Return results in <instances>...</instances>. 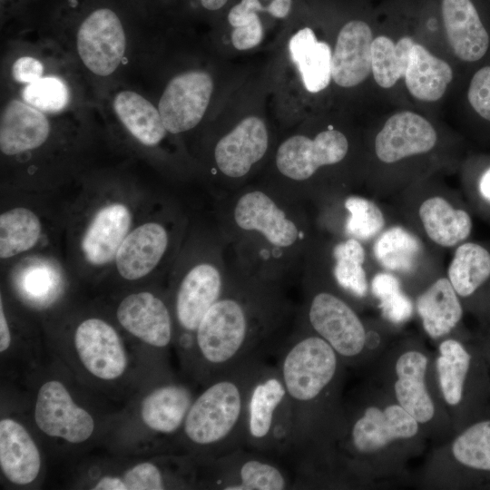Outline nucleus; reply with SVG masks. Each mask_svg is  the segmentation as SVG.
<instances>
[{"label":"nucleus","instance_id":"7ed1b4c3","mask_svg":"<svg viewBox=\"0 0 490 490\" xmlns=\"http://www.w3.org/2000/svg\"><path fill=\"white\" fill-rule=\"evenodd\" d=\"M254 358L219 375L196 395L178 444L199 463L243 447L244 420Z\"/></svg>","mask_w":490,"mask_h":490},{"label":"nucleus","instance_id":"aec40b11","mask_svg":"<svg viewBox=\"0 0 490 490\" xmlns=\"http://www.w3.org/2000/svg\"><path fill=\"white\" fill-rule=\"evenodd\" d=\"M196 395L186 383L163 379L152 387L140 402L138 414L142 426L154 436L178 442Z\"/></svg>","mask_w":490,"mask_h":490},{"label":"nucleus","instance_id":"393cba45","mask_svg":"<svg viewBox=\"0 0 490 490\" xmlns=\"http://www.w3.org/2000/svg\"><path fill=\"white\" fill-rule=\"evenodd\" d=\"M446 276L461 300L490 309V245L471 240L454 249Z\"/></svg>","mask_w":490,"mask_h":490},{"label":"nucleus","instance_id":"3c124183","mask_svg":"<svg viewBox=\"0 0 490 490\" xmlns=\"http://www.w3.org/2000/svg\"><path fill=\"white\" fill-rule=\"evenodd\" d=\"M228 0H201V5L211 11L220 9Z\"/></svg>","mask_w":490,"mask_h":490},{"label":"nucleus","instance_id":"79ce46f5","mask_svg":"<svg viewBox=\"0 0 490 490\" xmlns=\"http://www.w3.org/2000/svg\"><path fill=\"white\" fill-rule=\"evenodd\" d=\"M22 97L26 103L40 111L57 113L68 104L69 90L60 78L46 76L26 84Z\"/></svg>","mask_w":490,"mask_h":490},{"label":"nucleus","instance_id":"de8ad7c7","mask_svg":"<svg viewBox=\"0 0 490 490\" xmlns=\"http://www.w3.org/2000/svg\"><path fill=\"white\" fill-rule=\"evenodd\" d=\"M53 275L44 266H35L24 278L26 289L34 294L46 292V288L52 284Z\"/></svg>","mask_w":490,"mask_h":490},{"label":"nucleus","instance_id":"39448f33","mask_svg":"<svg viewBox=\"0 0 490 490\" xmlns=\"http://www.w3.org/2000/svg\"><path fill=\"white\" fill-rule=\"evenodd\" d=\"M426 180L396 195L401 220L436 249H455L470 240L472 211L459 194Z\"/></svg>","mask_w":490,"mask_h":490},{"label":"nucleus","instance_id":"9b49d317","mask_svg":"<svg viewBox=\"0 0 490 490\" xmlns=\"http://www.w3.org/2000/svg\"><path fill=\"white\" fill-rule=\"evenodd\" d=\"M230 276L217 263L202 261L181 278L174 298L179 350L182 359L190 351L193 335L210 308L221 297Z\"/></svg>","mask_w":490,"mask_h":490},{"label":"nucleus","instance_id":"0eeeda50","mask_svg":"<svg viewBox=\"0 0 490 490\" xmlns=\"http://www.w3.org/2000/svg\"><path fill=\"white\" fill-rule=\"evenodd\" d=\"M198 473V486L207 489H294V478L272 456L244 446L199 463Z\"/></svg>","mask_w":490,"mask_h":490},{"label":"nucleus","instance_id":"8fccbe9b","mask_svg":"<svg viewBox=\"0 0 490 490\" xmlns=\"http://www.w3.org/2000/svg\"><path fill=\"white\" fill-rule=\"evenodd\" d=\"M292 0H272L267 6L268 13L276 18H285L290 12Z\"/></svg>","mask_w":490,"mask_h":490},{"label":"nucleus","instance_id":"2eb2a0df","mask_svg":"<svg viewBox=\"0 0 490 490\" xmlns=\"http://www.w3.org/2000/svg\"><path fill=\"white\" fill-rule=\"evenodd\" d=\"M440 12L455 56L477 64L490 49V0H441Z\"/></svg>","mask_w":490,"mask_h":490},{"label":"nucleus","instance_id":"4be33fe9","mask_svg":"<svg viewBox=\"0 0 490 490\" xmlns=\"http://www.w3.org/2000/svg\"><path fill=\"white\" fill-rule=\"evenodd\" d=\"M116 316L127 332L154 349L166 350L175 338L169 307L152 292L126 296L119 303Z\"/></svg>","mask_w":490,"mask_h":490},{"label":"nucleus","instance_id":"dca6fc26","mask_svg":"<svg viewBox=\"0 0 490 490\" xmlns=\"http://www.w3.org/2000/svg\"><path fill=\"white\" fill-rule=\"evenodd\" d=\"M198 464L182 456H162L128 466L120 473L99 477L93 490H162L198 486Z\"/></svg>","mask_w":490,"mask_h":490},{"label":"nucleus","instance_id":"b1692460","mask_svg":"<svg viewBox=\"0 0 490 490\" xmlns=\"http://www.w3.org/2000/svg\"><path fill=\"white\" fill-rule=\"evenodd\" d=\"M417 423L400 405H391L383 410L369 407L353 422L349 445L357 453H373L394 440L416 436Z\"/></svg>","mask_w":490,"mask_h":490},{"label":"nucleus","instance_id":"a211bd4d","mask_svg":"<svg viewBox=\"0 0 490 490\" xmlns=\"http://www.w3.org/2000/svg\"><path fill=\"white\" fill-rule=\"evenodd\" d=\"M76 47L83 64L94 74L108 76L121 64L126 37L117 15L109 8L91 13L81 24Z\"/></svg>","mask_w":490,"mask_h":490},{"label":"nucleus","instance_id":"cd10ccee","mask_svg":"<svg viewBox=\"0 0 490 490\" xmlns=\"http://www.w3.org/2000/svg\"><path fill=\"white\" fill-rule=\"evenodd\" d=\"M169 234L163 225L147 222L129 232L115 256L119 274L136 280L151 273L165 254Z\"/></svg>","mask_w":490,"mask_h":490},{"label":"nucleus","instance_id":"c9c22d12","mask_svg":"<svg viewBox=\"0 0 490 490\" xmlns=\"http://www.w3.org/2000/svg\"><path fill=\"white\" fill-rule=\"evenodd\" d=\"M414 44L415 40L407 35L396 43L384 34L374 37L371 45V74L378 86L389 89L400 78H404Z\"/></svg>","mask_w":490,"mask_h":490},{"label":"nucleus","instance_id":"412c9836","mask_svg":"<svg viewBox=\"0 0 490 490\" xmlns=\"http://www.w3.org/2000/svg\"><path fill=\"white\" fill-rule=\"evenodd\" d=\"M329 204L323 224L333 236L354 238L368 246L392 220L382 206L366 196L344 192Z\"/></svg>","mask_w":490,"mask_h":490},{"label":"nucleus","instance_id":"f3484780","mask_svg":"<svg viewBox=\"0 0 490 490\" xmlns=\"http://www.w3.org/2000/svg\"><path fill=\"white\" fill-rule=\"evenodd\" d=\"M213 91V78L206 71L189 70L172 77L158 103L167 132L179 134L196 127L206 113Z\"/></svg>","mask_w":490,"mask_h":490},{"label":"nucleus","instance_id":"4468645a","mask_svg":"<svg viewBox=\"0 0 490 490\" xmlns=\"http://www.w3.org/2000/svg\"><path fill=\"white\" fill-rule=\"evenodd\" d=\"M73 348L80 365L99 381L118 380L127 371L124 343L117 330L102 318L83 320L74 332Z\"/></svg>","mask_w":490,"mask_h":490},{"label":"nucleus","instance_id":"4c0bfd02","mask_svg":"<svg viewBox=\"0 0 490 490\" xmlns=\"http://www.w3.org/2000/svg\"><path fill=\"white\" fill-rule=\"evenodd\" d=\"M41 235V223L34 212L15 208L0 216V258L5 260L32 249Z\"/></svg>","mask_w":490,"mask_h":490},{"label":"nucleus","instance_id":"bb28decb","mask_svg":"<svg viewBox=\"0 0 490 490\" xmlns=\"http://www.w3.org/2000/svg\"><path fill=\"white\" fill-rule=\"evenodd\" d=\"M327 258V279L330 280L327 287L355 299L367 298L370 280L367 246L354 238L334 236Z\"/></svg>","mask_w":490,"mask_h":490},{"label":"nucleus","instance_id":"6e6552de","mask_svg":"<svg viewBox=\"0 0 490 490\" xmlns=\"http://www.w3.org/2000/svg\"><path fill=\"white\" fill-rule=\"evenodd\" d=\"M367 249L375 269L394 274L403 284L418 280L429 283L441 275L439 250L401 220H391Z\"/></svg>","mask_w":490,"mask_h":490},{"label":"nucleus","instance_id":"c03bdc74","mask_svg":"<svg viewBox=\"0 0 490 490\" xmlns=\"http://www.w3.org/2000/svg\"><path fill=\"white\" fill-rule=\"evenodd\" d=\"M263 26L258 15L248 24L233 27L230 41L238 51H247L256 47L263 39Z\"/></svg>","mask_w":490,"mask_h":490},{"label":"nucleus","instance_id":"1a4fd4ad","mask_svg":"<svg viewBox=\"0 0 490 490\" xmlns=\"http://www.w3.org/2000/svg\"><path fill=\"white\" fill-rule=\"evenodd\" d=\"M303 324L326 340L341 358L361 354L368 340L365 326L348 300L328 287L309 286Z\"/></svg>","mask_w":490,"mask_h":490},{"label":"nucleus","instance_id":"a18cd8bd","mask_svg":"<svg viewBox=\"0 0 490 490\" xmlns=\"http://www.w3.org/2000/svg\"><path fill=\"white\" fill-rule=\"evenodd\" d=\"M44 66L42 63L32 56L18 58L12 66L13 78L21 83H32L42 78Z\"/></svg>","mask_w":490,"mask_h":490},{"label":"nucleus","instance_id":"a19ab883","mask_svg":"<svg viewBox=\"0 0 490 490\" xmlns=\"http://www.w3.org/2000/svg\"><path fill=\"white\" fill-rule=\"evenodd\" d=\"M463 190L472 212L490 222V155H476L466 162Z\"/></svg>","mask_w":490,"mask_h":490},{"label":"nucleus","instance_id":"ea45409f","mask_svg":"<svg viewBox=\"0 0 490 490\" xmlns=\"http://www.w3.org/2000/svg\"><path fill=\"white\" fill-rule=\"evenodd\" d=\"M452 453L464 466L490 472V419L476 422L464 430L455 439Z\"/></svg>","mask_w":490,"mask_h":490},{"label":"nucleus","instance_id":"7c9ffc66","mask_svg":"<svg viewBox=\"0 0 490 490\" xmlns=\"http://www.w3.org/2000/svg\"><path fill=\"white\" fill-rule=\"evenodd\" d=\"M416 309L423 328L432 338L450 333L461 321L462 300L446 275H439L418 294Z\"/></svg>","mask_w":490,"mask_h":490},{"label":"nucleus","instance_id":"2f4dec72","mask_svg":"<svg viewBox=\"0 0 490 490\" xmlns=\"http://www.w3.org/2000/svg\"><path fill=\"white\" fill-rule=\"evenodd\" d=\"M288 51L308 93H318L328 88L332 80V48L318 40L312 28L298 30L289 40Z\"/></svg>","mask_w":490,"mask_h":490},{"label":"nucleus","instance_id":"e433bc0d","mask_svg":"<svg viewBox=\"0 0 490 490\" xmlns=\"http://www.w3.org/2000/svg\"><path fill=\"white\" fill-rule=\"evenodd\" d=\"M436 369L443 397L450 406L463 399L465 384L472 365V356L456 339H446L439 346Z\"/></svg>","mask_w":490,"mask_h":490},{"label":"nucleus","instance_id":"473e14b6","mask_svg":"<svg viewBox=\"0 0 490 490\" xmlns=\"http://www.w3.org/2000/svg\"><path fill=\"white\" fill-rule=\"evenodd\" d=\"M426 366V357L415 350L405 352L396 363L397 399L418 423L431 420L435 414L434 403L425 385Z\"/></svg>","mask_w":490,"mask_h":490},{"label":"nucleus","instance_id":"a878e982","mask_svg":"<svg viewBox=\"0 0 490 490\" xmlns=\"http://www.w3.org/2000/svg\"><path fill=\"white\" fill-rule=\"evenodd\" d=\"M0 468L14 485L26 486L39 476L40 450L27 428L12 417L0 420Z\"/></svg>","mask_w":490,"mask_h":490},{"label":"nucleus","instance_id":"37998d69","mask_svg":"<svg viewBox=\"0 0 490 490\" xmlns=\"http://www.w3.org/2000/svg\"><path fill=\"white\" fill-rule=\"evenodd\" d=\"M466 102L477 121L490 132V49L470 76Z\"/></svg>","mask_w":490,"mask_h":490},{"label":"nucleus","instance_id":"c756f323","mask_svg":"<svg viewBox=\"0 0 490 490\" xmlns=\"http://www.w3.org/2000/svg\"><path fill=\"white\" fill-rule=\"evenodd\" d=\"M49 132L50 124L42 111L20 100H11L1 113L0 149L5 155L40 147Z\"/></svg>","mask_w":490,"mask_h":490},{"label":"nucleus","instance_id":"f257e3e1","mask_svg":"<svg viewBox=\"0 0 490 490\" xmlns=\"http://www.w3.org/2000/svg\"><path fill=\"white\" fill-rule=\"evenodd\" d=\"M287 312L276 281L248 272L230 277L200 322L184 365L204 386L246 360L262 358Z\"/></svg>","mask_w":490,"mask_h":490},{"label":"nucleus","instance_id":"49530a36","mask_svg":"<svg viewBox=\"0 0 490 490\" xmlns=\"http://www.w3.org/2000/svg\"><path fill=\"white\" fill-rule=\"evenodd\" d=\"M259 12H267L260 0H241L229 12L228 21L232 27H238L248 24Z\"/></svg>","mask_w":490,"mask_h":490},{"label":"nucleus","instance_id":"5701e85b","mask_svg":"<svg viewBox=\"0 0 490 490\" xmlns=\"http://www.w3.org/2000/svg\"><path fill=\"white\" fill-rule=\"evenodd\" d=\"M373 32L368 23L352 19L338 33L332 49V81L340 88H354L371 74Z\"/></svg>","mask_w":490,"mask_h":490},{"label":"nucleus","instance_id":"72a5a7b5","mask_svg":"<svg viewBox=\"0 0 490 490\" xmlns=\"http://www.w3.org/2000/svg\"><path fill=\"white\" fill-rule=\"evenodd\" d=\"M454 77L449 64L415 42L404 75L406 87L416 99L433 103L445 94Z\"/></svg>","mask_w":490,"mask_h":490},{"label":"nucleus","instance_id":"58836bf2","mask_svg":"<svg viewBox=\"0 0 490 490\" xmlns=\"http://www.w3.org/2000/svg\"><path fill=\"white\" fill-rule=\"evenodd\" d=\"M369 292L378 301L382 316L393 324H402L413 315L414 304L402 281L394 274L377 270L369 280Z\"/></svg>","mask_w":490,"mask_h":490},{"label":"nucleus","instance_id":"f03ea898","mask_svg":"<svg viewBox=\"0 0 490 490\" xmlns=\"http://www.w3.org/2000/svg\"><path fill=\"white\" fill-rule=\"evenodd\" d=\"M276 367L290 402L293 436L288 457L295 463L311 457L326 439L328 397L338 379L339 356L302 324L280 345Z\"/></svg>","mask_w":490,"mask_h":490},{"label":"nucleus","instance_id":"f8f14e48","mask_svg":"<svg viewBox=\"0 0 490 490\" xmlns=\"http://www.w3.org/2000/svg\"><path fill=\"white\" fill-rule=\"evenodd\" d=\"M439 137L435 126L422 115L402 111L391 115L373 142L377 165L398 168L428 156L436 150Z\"/></svg>","mask_w":490,"mask_h":490},{"label":"nucleus","instance_id":"09e8293b","mask_svg":"<svg viewBox=\"0 0 490 490\" xmlns=\"http://www.w3.org/2000/svg\"><path fill=\"white\" fill-rule=\"evenodd\" d=\"M12 335L10 327L5 313L3 298L0 299V351L5 353L11 346Z\"/></svg>","mask_w":490,"mask_h":490},{"label":"nucleus","instance_id":"ddd939ff","mask_svg":"<svg viewBox=\"0 0 490 490\" xmlns=\"http://www.w3.org/2000/svg\"><path fill=\"white\" fill-rule=\"evenodd\" d=\"M34 419L45 436L74 445L88 441L95 430L93 415L77 404L66 386L56 378L47 379L39 387Z\"/></svg>","mask_w":490,"mask_h":490},{"label":"nucleus","instance_id":"9d476101","mask_svg":"<svg viewBox=\"0 0 490 490\" xmlns=\"http://www.w3.org/2000/svg\"><path fill=\"white\" fill-rule=\"evenodd\" d=\"M350 142L340 130L328 128L309 136L293 134L275 152V167L286 180L309 183L319 180L324 170L342 164L348 157Z\"/></svg>","mask_w":490,"mask_h":490},{"label":"nucleus","instance_id":"f704fd0d","mask_svg":"<svg viewBox=\"0 0 490 490\" xmlns=\"http://www.w3.org/2000/svg\"><path fill=\"white\" fill-rule=\"evenodd\" d=\"M113 106L121 122L143 145L155 146L166 136L168 132L159 110L139 93L120 92L114 97Z\"/></svg>","mask_w":490,"mask_h":490},{"label":"nucleus","instance_id":"6ab92c4d","mask_svg":"<svg viewBox=\"0 0 490 490\" xmlns=\"http://www.w3.org/2000/svg\"><path fill=\"white\" fill-rule=\"evenodd\" d=\"M269 147L266 122L259 115H247L216 142L215 166L224 179L242 180L265 157Z\"/></svg>","mask_w":490,"mask_h":490},{"label":"nucleus","instance_id":"423d86ee","mask_svg":"<svg viewBox=\"0 0 490 490\" xmlns=\"http://www.w3.org/2000/svg\"><path fill=\"white\" fill-rule=\"evenodd\" d=\"M230 212L231 229L259 245V252L265 250L266 260L281 258L305 245L306 225L266 191L241 192Z\"/></svg>","mask_w":490,"mask_h":490},{"label":"nucleus","instance_id":"20e7f679","mask_svg":"<svg viewBox=\"0 0 490 490\" xmlns=\"http://www.w3.org/2000/svg\"><path fill=\"white\" fill-rule=\"evenodd\" d=\"M293 436L290 402L276 365L260 358L247 395L244 447L270 456H289Z\"/></svg>","mask_w":490,"mask_h":490},{"label":"nucleus","instance_id":"c85d7f7f","mask_svg":"<svg viewBox=\"0 0 490 490\" xmlns=\"http://www.w3.org/2000/svg\"><path fill=\"white\" fill-rule=\"evenodd\" d=\"M131 224V211L122 203H111L99 210L82 240V250L86 260L93 265H104L115 259Z\"/></svg>","mask_w":490,"mask_h":490}]
</instances>
